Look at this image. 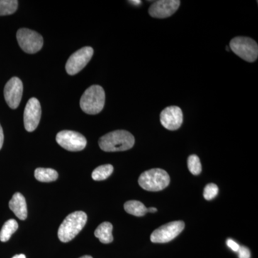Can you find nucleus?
Listing matches in <instances>:
<instances>
[{
    "label": "nucleus",
    "mask_w": 258,
    "mask_h": 258,
    "mask_svg": "<svg viewBox=\"0 0 258 258\" xmlns=\"http://www.w3.org/2000/svg\"><path fill=\"white\" fill-rule=\"evenodd\" d=\"M170 177L161 169H152L144 171L139 176V184L142 189L149 191H161L169 186Z\"/></svg>",
    "instance_id": "4"
},
{
    "label": "nucleus",
    "mask_w": 258,
    "mask_h": 258,
    "mask_svg": "<svg viewBox=\"0 0 258 258\" xmlns=\"http://www.w3.org/2000/svg\"><path fill=\"white\" fill-rule=\"evenodd\" d=\"M87 215L84 212L77 211L70 214L61 224L57 232L59 240L69 242L74 239L86 225Z\"/></svg>",
    "instance_id": "2"
},
{
    "label": "nucleus",
    "mask_w": 258,
    "mask_h": 258,
    "mask_svg": "<svg viewBox=\"0 0 258 258\" xmlns=\"http://www.w3.org/2000/svg\"><path fill=\"white\" fill-rule=\"evenodd\" d=\"M40 102L35 98L29 100L24 111V125L27 132H32L37 128L41 118Z\"/></svg>",
    "instance_id": "10"
},
{
    "label": "nucleus",
    "mask_w": 258,
    "mask_h": 258,
    "mask_svg": "<svg viewBox=\"0 0 258 258\" xmlns=\"http://www.w3.org/2000/svg\"><path fill=\"white\" fill-rule=\"evenodd\" d=\"M23 93V84L19 78L13 77L5 85V101L12 109H16L20 105Z\"/></svg>",
    "instance_id": "11"
},
{
    "label": "nucleus",
    "mask_w": 258,
    "mask_h": 258,
    "mask_svg": "<svg viewBox=\"0 0 258 258\" xmlns=\"http://www.w3.org/2000/svg\"><path fill=\"white\" fill-rule=\"evenodd\" d=\"M10 210L20 220H25L28 217V208L26 200L21 193L17 192L13 195L9 203Z\"/></svg>",
    "instance_id": "14"
},
{
    "label": "nucleus",
    "mask_w": 258,
    "mask_h": 258,
    "mask_svg": "<svg viewBox=\"0 0 258 258\" xmlns=\"http://www.w3.org/2000/svg\"><path fill=\"white\" fill-rule=\"evenodd\" d=\"M13 258H26V256L23 254H17V255H15Z\"/></svg>",
    "instance_id": "28"
},
{
    "label": "nucleus",
    "mask_w": 258,
    "mask_h": 258,
    "mask_svg": "<svg viewBox=\"0 0 258 258\" xmlns=\"http://www.w3.org/2000/svg\"><path fill=\"white\" fill-rule=\"evenodd\" d=\"M35 177L41 182H51L57 179L58 174L52 169L37 168L35 171Z\"/></svg>",
    "instance_id": "16"
},
{
    "label": "nucleus",
    "mask_w": 258,
    "mask_h": 258,
    "mask_svg": "<svg viewBox=\"0 0 258 258\" xmlns=\"http://www.w3.org/2000/svg\"><path fill=\"white\" fill-rule=\"evenodd\" d=\"M231 50L244 60L253 62L258 57L257 42L247 37H236L230 42Z\"/></svg>",
    "instance_id": "5"
},
{
    "label": "nucleus",
    "mask_w": 258,
    "mask_h": 258,
    "mask_svg": "<svg viewBox=\"0 0 258 258\" xmlns=\"http://www.w3.org/2000/svg\"><path fill=\"white\" fill-rule=\"evenodd\" d=\"M18 8L17 0H0V16L13 14Z\"/></svg>",
    "instance_id": "20"
},
{
    "label": "nucleus",
    "mask_w": 258,
    "mask_h": 258,
    "mask_svg": "<svg viewBox=\"0 0 258 258\" xmlns=\"http://www.w3.org/2000/svg\"><path fill=\"white\" fill-rule=\"evenodd\" d=\"M3 143H4V134H3V128H2L1 125H0V150H1L2 147H3Z\"/></svg>",
    "instance_id": "25"
},
{
    "label": "nucleus",
    "mask_w": 258,
    "mask_h": 258,
    "mask_svg": "<svg viewBox=\"0 0 258 258\" xmlns=\"http://www.w3.org/2000/svg\"><path fill=\"white\" fill-rule=\"evenodd\" d=\"M181 2L179 0H159L154 2L149 9L151 17L154 18H166L175 13Z\"/></svg>",
    "instance_id": "13"
},
{
    "label": "nucleus",
    "mask_w": 258,
    "mask_h": 258,
    "mask_svg": "<svg viewBox=\"0 0 258 258\" xmlns=\"http://www.w3.org/2000/svg\"><path fill=\"white\" fill-rule=\"evenodd\" d=\"M124 210L127 213L136 217H142L147 214V208L143 203L136 200L127 202L124 205Z\"/></svg>",
    "instance_id": "17"
},
{
    "label": "nucleus",
    "mask_w": 258,
    "mask_h": 258,
    "mask_svg": "<svg viewBox=\"0 0 258 258\" xmlns=\"http://www.w3.org/2000/svg\"><path fill=\"white\" fill-rule=\"evenodd\" d=\"M79 258H93V257H91V256H90V255H85V256H83V257H79Z\"/></svg>",
    "instance_id": "29"
},
{
    "label": "nucleus",
    "mask_w": 258,
    "mask_h": 258,
    "mask_svg": "<svg viewBox=\"0 0 258 258\" xmlns=\"http://www.w3.org/2000/svg\"><path fill=\"white\" fill-rule=\"evenodd\" d=\"M227 246H228V247H230L231 249H232V250L235 251V252H237L238 249H240V246L239 245L237 242H235V241L231 240V239L227 240Z\"/></svg>",
    "instance_id": "24"
},
{
    "label": "nucleus",
    "mask_w": 258,
    "mask_h": 258,
    "mask_svg": "<svg viewBox=\"0 0 258 258\" xmlns=\"http://www.w3.org/2000/svg\"><path fill=\"white\" fill-rule=\"evenodd\" d=\"M105 100L106 95L103 88L98 85H93L83 93L80 101V106L85 113L96 115L103 109Z\"/></svg>",
    "instance_id": "3"
},
{
    "label": "nucleus",
    "mask_w": 258,
    "mask_h": 258,
    "mask_svg": "<svg viewBox=\"0 0 258 258\" xmlns=\"http://www.w3.org/2000/svg\"><path fill=\"white\" fill-rule=\"evenodd\" d=\"M93 52L94 51L91 47H84L74 52L66 62V70L68 74L71 76L79 74L92 58Z\"/></svg>",
    "instance_id": "9"
},
{
    "label": "nucleus",
    "mask_w": 258,
    "mask_h": 258,
    "mask_svg": "<svg viewBox=\"0 0 258 258\" xmlns=\"http://www.w3.org/2000/svg\"><path fill=\"white\" fill-rule=\"evenodd\" d=\"M129 3H132V4H133L134 5H141V3H142V1H140V0H137V1H129Z\"/></svg>",
    "instance_id": "26"
},
{
    "label": "nucleus",
    "mask_w": 258,
    "mask_h": 258,
    "mask_svg": "<svg viewBox=\"0 0 258 258\" xmlns=\"http://www.w3.org/2000/svg\"><path fill=\"white\" fill-rule=\"evenodd\" d=\"M160 121L161 125L168 130H177L182 124V111L178 106L166 107L161 111Z\"/></svg>",
    "instance_id": "12"
},
{
    "label": "nucleus",
    "mask_w": 258,
    "mask_h": 258,
    "mask_svg": "<svg viewBox=\"0 0 258 258\" xmlns=\"http://www.w3.org/2000/svg\"><path fill=\"white\" fill-rule=\"evenodd\" d=\"M56 142L61 147L70 152H80L86 147V137L79 132L62 131L56 136Z\"/></svg>",
    "instance_id": "7"
},
{
    "label": "nucleus",
    "mask_w": 258,
    "mask_h": 258,
    "mask_svg": "<svg viewBox=\"0 0 258 258\" xmlns=\"http://www.w3.org/2000/svg\"><path fill=\"white\" fill-rule=\"evenodd\" d=\"M113 171V166L111 164H104L97 167L92 173V179L95 181H103L108 179Z\"/></svg>",
    "instance_id": "19"
},
{
    "label": "nucleus",
    "mask_w": 258,
    "mask_h": 258,
    "mask_svg": "<svg viewBox=\"0 0 258 258\" xmlns=\"http://www.w3.org/2000/svg\"><path fill=\"white\" fill-rule=\"evenodd\" d=\"M135 139L130 132L117 130L103 136L98 141L102 150L106 152H123L134 147Z\"/></svg>",
    "instance_id": "1"
},
{
    "label": "nucleus",
    "mask_w": 258,
    "mask_h": 258,
    "mask_svg": "<svg viewBox=\"0 0 258 258\" xmlns=\"http://www.w3.org/2000/svg\"><path fill=\"white\" fill-rule=\"evenodd\" d=\"M187 165L190 172L194 175H199L201 173L202 164L198 156L195 154L189 156L188 158Z\"/></svg>",
    "instance_id": "21"
},
{
    "label": "nucleus",
    "mask_w": 258,
    "mask_h": 258,
    "mask_svg": "<svg viewBox=\"0 0 258 258\" xmlns=\"http://www.w3.org/2000/svg\"><path fill=\"white\" fill-rule=\"evenodd\" d=\"M218 186L215 184H209L204 189L203 196L206 200H212L218 195Z\"/></svg>",
    "instance_id": "22"
},
{
    "label": "nucleus",
    "mask_w": 258,
    "mask_h": 258,
    "mask_svg": "<svg viewBox=\"0 0 258 258\" xmlns=\"http://www.w3.org/2000/svg\"><path fill=\"white\" fill-rule=\"evenodd\" d=\"M17 40L22 50L28 54L36 53L43 46L42 35L27 28H21L18 30Z\"/></svg>",
    "instance_id": "6"
},
{
    "label": "nucleus",
    "mask_w": 258,
    "mask_h": 258,
    "mask_svg": "<svg viewBox=\"0 0 258 258\" xmlns=\"http://www.w3.org/2000/svg\"><path fill=\"white\" fill-rule=\"evenodd\" d=\"M113 225L108 222H104L97 227L94 235L99 239L102 243L109 244L113 242V237L112 235Z\"/></svg>",
    "instance_id": "15"
},
{
    "label": "nucleus",
    "mask_w": 258,
    "mask_h": 258,
    "mask_svg": "<svg viewBox=\"0 0 258 258\" xmlns=\"http://www.w3.org/2000/svg\"><path fill=\"white\" fill-rule=\"evenodd\" d=\"M157 212V209L155 208H150L147 209V212Z\"/></svg>",
    "instance_id": "27"
},
{
    "label": "nucleus",
    "mask_w": 258,
    "mask_h": 258,
    "mask_svg": "<svg viewBox=\"0 0 258 258\" xmlns=\"http://www.w3.org/2000/svg\"><path fill=\"white\" fill-rule=\"evenodd\" d=\"M240 258H250V252L247 247H240V249L237 251Z\"/></svg>",
    "instance_id": "23"
},
{
    "label": "nucleus",
    "mask_w": 258,
    "mask_h": 258,
    "mask_svg": "<svg viewBox=\"0 0 258 258\" xmlns=\"http://www.w3.org/2000/svg\"><path fill=\"white\" fill-rule=\"evenodd\" d=\"M185 227L183 221H174L161 226L152 232L151 241L154 243H166L175 239Z\"/></svg>",
    "instance_id": "8"
},
{
    "label": "nucleus",
    "mask_w": 258,
    "mask_h": 258,
    "mask_svg": "<svg viewBox=\"0 0 258 258\" xmlns=\"http://www.w3.org/2000/svg\"><path fill=\"white\" fill-rule=\"evenodd\" d=\"M18 224L16 220H8L0 231V240L2 242H8L10 240L11 236L18 230Z\"/></svg>",
    "instance_id": "18"
}]
</instances>
